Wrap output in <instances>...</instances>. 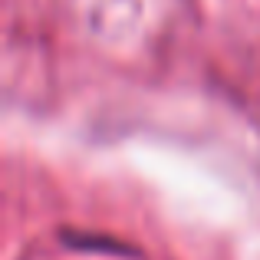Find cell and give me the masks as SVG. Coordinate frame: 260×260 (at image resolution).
I'll use <instances>...</instances> for the list:
<instances>
[{
  "instance_id": "1",
  "label": "cell",
  "mask_w": 260,
  "mask_h": 260,
  "mask_svg": "<svg viewBox=\"0 0 260 260\" xmlns=\"http://www.w3.org/2000/svg\"><path fill=\"white\" fill-rule=\"evenodd\" d=\"M63 244L73 250H102V254L135 257V250H128L125 244L112 241V237H102V234H73V231H63Z\"/></svg>"
}]
</instances>
